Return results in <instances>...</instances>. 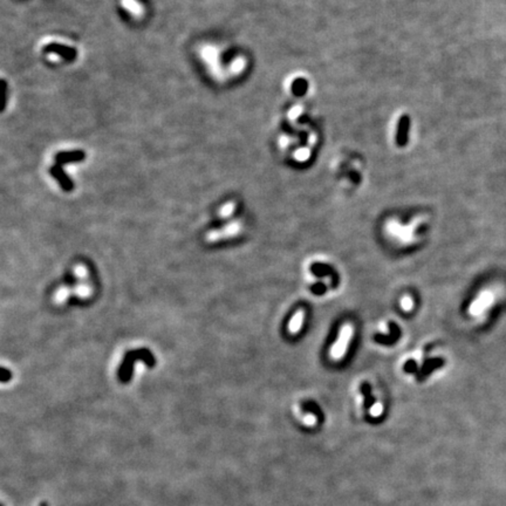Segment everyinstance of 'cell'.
<instances>
[{"label":"cell","mask_w":506,"mask_h":506,"mask_svg":"<svg viewBox=\"0 0 506 506\" xmlns=\"http://www.w3.org/2000/svg\"><path fill=\"white\" fill-rule=\"evenodd\" d=\"M351 337H353V326H351L350 323L343 324L341 330H340L338 340L335 341L330 351L332 360L334 361L341 360L347 349H348V345L351 340Z\"/></svg>","instance_id":"cell-1"},{"label":"cell","mask_w":506,"mask_h":506,"mask_svg":"<svg viewBox=\"0 0 506 506\" xmlns=\"http://www.w3.org/2000/svg\"><path fill=\"white\" fill-rule=\"evenodd\" d=\"M494 303V293L490 289H484L477 299L471 304L470 306V314L473 316H478L484 313L488 308Z\"/></svg>","instance_id":"cell-2"},{"label":"cell","mask_w":506,"mask_h":506,"mask_svg":"<svg viewBox=\"0 0 506 506\" xmlns=\"http://www.w3.org/2000/svg\"><path fill=\"white\" fill-rule=\"evenodd\" d=\"M239 230H241V225H239L238 223H232V224H230V225H227L226 227H224V229H222V230L212 231V232H210L206 235V241L215 242V241H218V239H222V238H227V237H230V235H233V234L237 233Z\"/></svg>","instance_id":"cell-3"},{"label":"cell","mask_w":506,"mask_h":506,"mask_svg":"<svg viewBox=\"0 0 506 506\" xmlns=\"http://www.w3.org/2000/svg\"><path fill=\"white\" fill-rule=\"evenodd\" d=\"M305 319V313L304 311H298L293 315V318L291 319V321L288 323V332L291 334H296L301 330L304 323Z\"/></svg>","instance_id":"cell-4"},{"label":"cell","mask_w":506,"mask_h":506,"mask_svg":"<svg viewBox=\"0 0 506 506\" xmlns=\"http://www.w3.org/2000/svg\"><path fill=\"white\" fill-rule=\"evenodd\" d=\"M72 292L78 296H80V298H86V296L91 294V287L84 283L79 284L78 286H75V287L73 288Z\"/></svg>","instance_id":"cell-5"},{"label":"cell","mask_w":506,"mask_h":506,"mask_svg":"<svg viewBox=\"0 0 506 506\" xmlns=\"http://www.w3.org/2000/svg\"><path fill=\"white\" fill-rule=\"evenodd\" d=\"M69 293H71V291H69L68 287H61L59 291L56 292L55 296H54V301H55L56 304H63L64 301L68 298Z\"/></svg>","instance_id":"cell-6"},{"label":"cell","mask_w":506,"mask_h":506,"mask_svg":"<svg viewBox=\"0 0 506 506\" xmlns=\"http://www.w3.org/2000/svg\"><path fill=\"white\" fill-rule=\"evenodd\" d=\"M401 307H402V310L405 312L411 311L412 308H414V300H412L409 295L403 296V298L401 299Z\"/></svg>","instance_id":"cell-7"},{"label":"cell","mask_w":506,"mask_h":506,"mask_svg":"<svg viewBox=\"0 0 506 506\" xmlns=\"http://www.w3.org/2000/svg\"><path fill=\"white\" fill-rule=\"evenodd\" d=\"M74 273H75V276L79 278V279H83V278H86L87 274H88L86 266H83V265H81V264H79L78 266H76L75 270H74Z\"/></svg>","instance_id":"cell-8"},{"label":"cell","mask_w":506,"mask_h":506,"mask_svg":"<svg viewBox=\"0 0 506 506\" xmlns=\"http://www.w3.org/2000/svg\"><path fill=\"white\" fill-rule=\"evenodd\" d=\"M382 409H383V407H382V404L381 403H376L372 408V410H370V414H372L373 416H380L382 414Z\"/></svg>","instance_id":"cell-9"},{"label":"cell","mask_w":506,"mask_h":506,"mask_svg":"<svg viewBox=\"0 0 506 506\" xmlns=\"http://www.w3.org/2000/svg\"><path fill=\"white\" fill-rule=\"evenodd\" d=\"M232 210H233V206L231 205V204H230V205H226V206L224 207L223 210L221 211L222 217H225V216H229V215L231 214V212H232Z\"/></svg>","instance_id":"cell-10"},{"label":"cell","mask_w":506,"mask_h":506,"mask_svg":"<svg viewBox=\"0 0 506 506\" xmlns=\"http://www.w3.org/2000/svg\"><path fill=\"white\" fill-rule=\"evenodd\" d=\"M3 373H4V376L2 378V382H3V383H6L7 378H11V374L9 375V373H7L6 368H3Z\"/></svg>","instance_id":"cell-11"}]
</instances>
